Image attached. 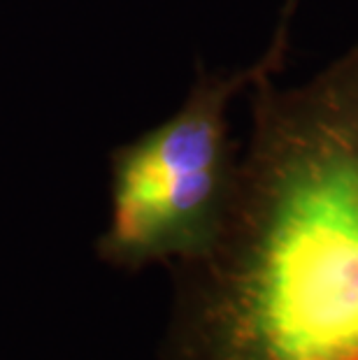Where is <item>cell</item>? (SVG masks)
<instances>
[{"instance_id": "1", "label": "cell", "mask_w": 358, "mask_h": 360, "mask_svg": "<svg viewBox=\"0 0 358 360\" xmlns=\"http://www.w3.org/2000/svg\"><path fill=\"white\" fill-rule=\"evenodd\" d=\"M268 53L254 124L210 235L184 256L188 360H358V44L277 89Z\"/></svg>"}, {"instance_id": "2", "label": "cell", "mask_w": 358, "mask_h": 360, "mask_svg": "<svg viewBox=\"0 0 358 360\" xmlns=\"http://www.w3.org/2000/svg\"><path fill=\"white\" fill-rule=\"evenodd\" d=\"M261 63L233 77L205 72L186 103L138 140L112 151L110 258L188 256L205 242L231 186L228 103Z\"/></svg>"}]
</instances>
